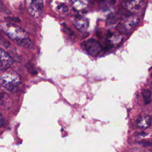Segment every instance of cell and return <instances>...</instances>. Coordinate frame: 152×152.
<instances>
[{"label":"cell","mask_w":152,"mask_h":152,"mask_svg":"<svg viewBox=\"0 0 152 152\" xmlns=\"http://www.w3.org/2000/svg\"><path fill=\"white\" fill-rule=\"evenodd\" d=\"M143 5V2L142 0H131L125 3V7L127 10L131 11H138Z\"/></svg>","instance_id":"7"},{"label":"cell","mask_w":152,"mask_h":152,"mask_svg":"<svg viewBox=\"0 0 152 152\" xmlns=\"http://www.w3.org/2000/svg\"><path fill=\"white\" fill-rule=\"evenodd\" d=\"M143 98L146 105L149 104L151 100V93L149 90H145L143 91Z\"/></svg>","instance_id":"12"},{"label":"cell","mask_w":152,"mask_h":152,"mask_svg":"<svg viewBox=\"0 0 152 152\" xmlns=\"http://www.w3.org/2000/svg\"><path fill=\"white\" fill-rule=\"evenodd\" d=\"M82 46L83 49L92 56L98 55L102 51L100 45L93 39H88L83 42L82 44Z\"/></svg>","instance_id":"4"},{"label":"cell","mask_w":152,"mask_h":152,"mask_svg":"<svg viewBox=\"0 0 152 152\" xmlns=\"http://www.w3.org/2000/svg\"><path fill=\"white\" fill-rule=\"evenodd\" d=\"M9 19L11 20H13V21H14L15 22H19L20 21V19L19 18H17V17H9Z\"/></svg>","instance_id":"16"},{"label":"cell","mask_w":152,"mask_h":152,"mask_svg":"<svg viewBox=\"0 0 152 152\" xmlns=\"http://www.w3.org/2000/svg\"><path fill=\"white\" fill-rule=\"evenodd\" d=\"M137 125L140 129H145L151 124V118L148 115H140L137 119Z\"/></svg>","instance_id":"8"},{"label":"cell","mask_w":152,"mask_h":152,"mask_svg":"<svg viewBox=\"0 0 152 152\" xmlns=\"http://www.w3.org/2000/svg\"><path fill=\"white\" fill-rule=\"evenodd\" d=\"M4 122H5L4 118L3 116V115L0 113V127H1L3 125H4Z\"/></svg>","instance_id":"15"},{"label":"cell","mask_w":152,"mask_h":152,"mask_svg":"<svg viewBox=\"0 0 152 152\" xmlns=\"http://www.w3.org/2000/svg\"><path fill=\"white\" fill-rule=\"evenodd\" d=\"M7 34L21 46L30 48L32 44L25 31L16 25H7L5 30Z\"/></svg>","instance_id":"1"},{"label":"cell","mask_w":152,"mask_h":152,"mask_svg":"<svg viewBox=\"0 0 152 152\" xmlns=\"http://www.w3.org/2000/svg\"><path fill=\"white\" fill-rule=\"evenodd\" d=\"M58 10L62 11L63 13H67L68 10V7L65 4H61L58 7Z\"/></svg>","instance_id":"14"},{"label":"cell","mask_w":152,"mask_h":152,"mask_svg":"<svg viewBox=\"0 0 152 152\" xmlns=\"http://www.w3.org/2000/svg\"><path fill=\"white\" fill-rule=\"evenodd\" d=\"M12 105V100L6 93L0 90V105L9 108Z\"/></svg>","instance_id":"10"},{"label":"cell","mask_w":152,"mask_h":152,"mask_svg":"<svg viewBox=\"0 0 152 152\" xmlns=\"http://www.w3.org/2000/svg\"><path fill=\"white\" fill-rule=\"evenodd\" d=\"M89 4V0H73V7L77 11H80L84 10Z\"/></svg>","instance_id":"9"},{"label":"cell","mask_w":152,"mask_h":152,"mask_svg":"<svg viewBox=\"0 0 152 152\" xmlns=\"http://www.w3.org/2000/svg\"><path fill=\"white\" fill-rule=\"evenodd\" d=\"M28 12L35 18L40 17L43 9V0H26Z\"/></svg>","instance_id":"3"},{"label":"cell","mask_w":152,"mask_h":152,"mask_svg":"<svg viewBox=\"0 0 152 152\" xmlns=\"http://www.w3.org/2000/svg\"><path fill=\"white\" fill-rule=\"evenodd\" d=\"M139 18L136 15H132L127 18L123 22V26L125 30H131L135 27L139 23Z\"/></svg>","instance_id":"6"},{"label":"cell","mask_w":152,"mask_h":152,"mask_svg":"<svg viewBox=\"0 0 152 152\" xmlns=\"http://www.w3.org/2000/svg\"><path fill=\"white\" fill-rule=\"evenodd\" d=\"M0 11L7 14H10V11H9V10L7 9L6 7L4 5L1 0H0Z\"/></svg>","instance_id":"13"},{"label":"cell","mask_w":152,"mask_h":152,"mask_svg":"<svg viewBox=\"0 0 152 152\" xmlns=\"http://www.w3.org/2000/svg\"><path fill=\"white\" fill-rule=\"evenodd\" d=\"M13 62V61L10 56L0 49V70L9 68L12 65Z\"/></svg>","instance_id":"5"},{"label":"cell","mask_w":152,"mask_h":152,"mask_svg":"<svg viewBox=\"0 0 152 152\" xmlns=\"http://www.w3.org/2000/svg\"><path fill=\"white\" fill-rule=\"evenodd\" d=\"M76 28L80 30H84L88 26V23L86 20L83 19H78L74 23Z\"/></svg>","instance_id":"11"},{"label":"cell","mask_w":152,"mask_h":152,"mask_svg":"<svg viewBox=\"0 0 152 152\" xmlns=\"http://www.w3.org/2000/svg\"><path fill=\"white\" fill-rule=\"evenodd\" d=\"M21 82V77L15 72L6 71L0 75V85L9 92L15 91Z\"/></svg>","instance_id":"2"},{"label":"cell","mask_w":152,"mask_h":152,"mask_svg":"<svg viewBox=\"0 0 152 152\" xmlns=\"http://www.w3.org/2000/svg\"><path fill=\"white\" fill-rule=\"evenodd\" d=\"M151 124H152V118L151 119Z\"/></svg>","instance_id":"17"}]
</instances>
